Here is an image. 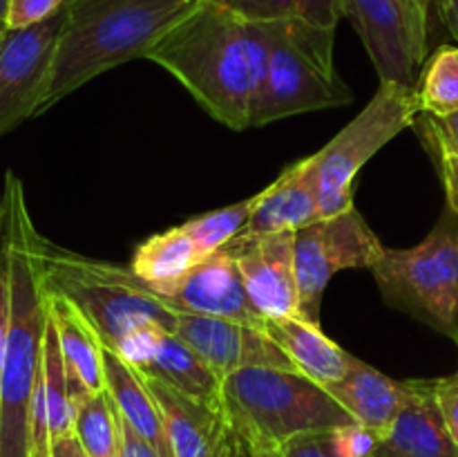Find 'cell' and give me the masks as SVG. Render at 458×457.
<instances>
[{
	"label": "cell",
	"instance_id": "484cf974",
	"mask_svg": "<svg viewBox=\"0 0 458 457\" xmlns=\"http://www.w3.org/2000/svg\"><path fill=\"white\" fill-rule=\"evenodd\" d=\"M253 206L255 195L249 197V200L224 206V209L210 211V213L199 215V218L188 220L182 227L186 228L188 236L199 245V249L208 255L213 254V251L226 246L233 237L240 236L242 228L249 222L250 213H253Z\"/></svg>",
	"mask_w": 458,
	"mask_h": 457
},
{
	"label": "cell",
	"instance_id": "30bf717a",
	"mask_svg": "<svg viewBox=\"0 0 458 457\" xmlns=\"http://www.w3.org/2000/svg\"><path fill=\"white\" fill-rule=\"evenodd\" d=\"M428 0H340L343 16L360 36L380 83L419 85L428 58Z\"/></svg>",
	"mask_w": 458,
	"mask_h": 457
},
{
	"label": "cell",
	"instance_id": "7a4b0ae2",
	"mask_svg": "<svg viewBox=\"0 0 458 457\" xmlns=\"http://www.w3.org/2000/svg\"><path fill=\"white\" fill-rule=\"evenodd\" d=\"M0 220L12 285V325L0 375V457H30V412L43 363L49 294L36 249L38 231L27 213L21 179L12 170L0 193Z\"/></svg>",
	"mask_w": 458,
	"mask_h": 457
},
{
	"label": "cell",
	"instance_id": "7c38bea8",
	"mask_svg": "<svg viewBox=\"0 0 458 457\" xmlns=\"http://www.w3.org/2000/svg\"><path fill=\"white\" fill-rule=\"evenodd\" d=\"M224 249L235 258L249 298L267 321L300 316L295 231L237 236Z\"/></svg>",
	"mask_w": 458,
	"mask_h": 457
},
{
	"label": "cell",
	"instance_id": "52a82bcc",
	"mask_svg": "<svg viewBox=\"0 0 458 457\" xmlns=\"http://www.w3.org/2000/svg\"><path fill=\"white\" fill-rule=\"evenodd\" d=\"M385 303L458 345V213L445 206L423 242L389 249L371 267Z\"/></svg>",
	"mask_w": 458,
	"mask_h": 457
},
{
	"label": "cell",
	"instance_id": "cb8c5ba5",
	"mask_svg": "<svg viewBox=\"0 0 458 457\" xmlns=\"http://www.w3.org/2000/svg\"><path fill=\"white\" fill-rule=\"evenodd\" d=\"M74 437L88 457H119V417L107 390L76 399Z\"/></svg>",
	"mask_w": 458,
	"mask_h": 457
},
{
	"label": "cell",
	"instance_id": "f35d334b",
	"mask_svg": "<svg viewBox=\"0 0 458 457\" xmlns=\"http://www.w3.org/2000/svg\"><path fill=\"white\" fill-rule=\"evenodd\" d=\"M438 9H441L443 21L452 30V34L458 39V0H437Z\"/></svg>",
	"mask_w": 458,
	"mask_h": 457
},
{
	"label": "cell",
	"instance_id": "d590c367",
	"mask_svg": "<svg viewBox=\"0 0 458 457\" xmlns=\"http://www.w3.org/2000/svg\"><path fill=\"white\" fill-rule=\"evenodd\" d=\"M434 166L438 170L443 188H445V200L454 213H458V160H447V157H432Z\"/></svg>",
	"mask_w": 458,
	"mask_h": 457
},
{
	"label": "cell",
	"instance_id": "f1b7e54d",
	"mask_svg": "<svg viewBox=\"0 0 458 457\" xmlns=\"http://www.w3.org/2000/svg\"><path fill=\"white\" fill-rule=\"evenodd\" d=\"M70 0H7L4 30H25L47 21L61 12Z\"/></svg>",
	"mask_w": 458,
	"mask_h": 457
},
{
	"label": "cell",
	"instance_id": "5bb4252c",
	"mask_svg": "<svg viewBox=\"0 0 458 457\" xmlns=\"http://www.w3.org/2000/svg\"><path fill=\"white\" fill-rule=\"evenodd\" d=\"M119 354L148 379L164 381L188 397L222 406V376L168 327L159 323L141 327L125 341Z\"/></svg>",
	"mask_w": 458,
	"mask_h": 457
},
{
	"label": "cell",
	"instance_id": "ab89813d",
	"mask_svg": "<svg viewBox=\"0 0 458 457\" xmlns=\"http://www.w3.org/2000/svg\"><path fill=\"white\" fill-rule=\"evenodd\" d=\"M253 457H282L276 448H253Z\"/></svg>",
	"mask_w": 458,
	"mask_h": 457
},
{
	"label": "cell",
	"instance_id": "603a6c76",
	"mask_svg": "<svg viewBox=\"0 0 458 457\" xmlns=\"http://www.w3.org/2000/svg\"><path fill=\"white\" fill-rule=\"evenodd\" d=\"M206 258L183 227L168 228L137 246L130 269L157 294H168Z\"/></svg>",
	"mask_w": 458,
	"mask_h": 457
},
{
	"label": "cell",
	"instance_id": "60d3db41",
	"mask_svg": "<svg viewBox=\"0 0 458 457\" xmlns=\"http://www.w3.org/2000/svg\"><path fill=\"white\" fill-rule=\"evenodd\" d=\"M3 31H4V27H0V39H3Z\"/></svg>",
	"mask_w": 458,
	"mask_h": 457
},
{
	"label": "cell",
	"instance_id": "4dcf8cb0",
	"mask_svg": "<svg viewBox=\"0 0 458 457\" xmlns=\"http://www.w3.org/2000/svg\"><path fill=\"white\" fill-rule=\"evenodd\" d=\"M9 325H12V285H9L4 228H3V220H0V375H3L4 352H7Z\"/></svg>",
	"mask_w": 458,
	"mask_h": 457
},
{
	"label": "cell",
	"instance_id": "8fae6325",
	"mask_svg": "<svg viewBox=\"0 0 458 457\" xmlns=\"http://www.w3.org/2000/svg\"><path fill=\"white\" fill-rule=\"evenodd\" d=\"M67 4L25 30H4L0 39V137L38 115L52 70Z\"/></svg>",
	"mask_w": 458,
	"mask_h": 457
},
{
	"label": "cell",
	"instance_id": "277c9868",
	"mask_svg": "<svg viewBox=\"0 0 458 457\" xmlns=\"http://www.w3.org/2000/svg\"><path fill=\"white\" fill-rule=\"evenodd\" d=\"M222 410L250 446L276 451L295 435L356 424L325 385L280 367H244L224 376Z\"/></svg>",
	"mask_w": 458,
	"mask_h": 457
},
{
	"label": "cell",
	"instance_id": "44dd1931",
	"mask_svg": "<svg viewBox=\"0 0 458 457\" xmlns=\"http://www.w3.org/2000/svg\"><path fill=\"white\" fill-rule=\"evenodd\" d=\"M264 330L284 349L298 372L320 385L343 379L356 358L338 343H334L322 332L320 323L307 321L302 316L273 318V321H267Z\"/></svg>",
	"mask_w": 458,
	"mask_h": 457
},
{
	"label": "cell",
	"instance_id": "7402d4cb",
	"mask_svg": "<svg viewBox=\"0 0 458 457\" xmlns=\"http://www.w3.org/2000/svg\"><path fill=\"white\" fill-rule=\"evenodd\" d=\"M47 294L49 312H52L54 325H56L67 372L76 376L89 392H101L106 390V375H103V348L106 345H103L97 327L72 300L52 294V291Z\"/></svg>",
	"mask_w": 458,
	"mask_h": 457
},
{
	"label": "cell",
	"instance_id": "74e56055",
	"mask_svg": "<svg viewBox=\"0 0 458 457\" xmlns=\"http://www.w3.org/2000/svg\"><path fill=\"white\" fill-rule=\"evenodd\" d=\"M52 457H88L81 448L79 439L74 435H67V437L58 439L52 448Z\"/></svg>",
	"mask_w": 458,
	"mask_h": 457
},
{
	"label": "cell",
	"instance_id": "9a60e30c",
	"mask_svg": "<svg viewBox=\"0 0 458 457\" xmlns=\"http://www.w3.org/2000/svg\"><path fill=\"white\" fill-rule=\"evenodd\" d=\"M161 298L182 314L226 318L259 330L267 325V318L249 298L235 258L224 246L206 255L174 289L161 294Z\"/></svg>",
	"mask_w": 458,
	"mask_h": 457
},
{
	"label": "cell",
	"instance_id": "3957f363",
	"mask_svg": "<svg viewBox=\"0 0 458 457\" xmlns=\"http://www.w3.org/2000/svg\"><path fill=\"white\" fill-rule=\"evenodd\" d=\"M204 0H70L38 115L103 72L146 58Z\"/></svg>",
	"mask_w": 458,
	"mask_h": 457
},
{
	"label": "cell",
	"instance_id": "8992f818",
	"mask_svg": "<svg viewBox=\"0 0 458 457\" xmlns=\"http://www.w3.org/2000/svg\"><path fill=\"white\" fill-rule=\"evenodd\" d=\"M264 30L268 63L253 106V125L352 101V90L334 67L335 31L298 16L264 22Z\"/></svg>",
	"mask_w": 458,
	"mask_h": 457
},
{
	"label": "cell",
	"instance_id": "9c48e42d",
	"mask_svg": "<svg viewBox=\"0 0 458 457\" xmlns=\"http://www.w3.org/2000/svg\"><path fill=\"white\" fill-rule=\"evenodd\" d=\"M385 245L367 227L356 206L320 218L295 231V278L300 316L320 323L322 296L331 278L344 269H371Z\"/></svg>",
	"mask_w": 458,
	"mask_h": 457
},
{
	"label": "cell",
	"instance_id": "8d00e7d4",
	"mask_svg": "<svg viewBox=\"0 0 458 457\" xmlns=\"http://www.w3.org/2000/svg\"><path fill=\"white\" fill-rule=\"evenodd\" d=\"M210 457H253V446L228 426L224 437L219 439L215 451L210 453Z\"/></svg>",
	"mask_w": 458,
	"mask_h": 457
},
{
	"label": "cell",
	"instance_id": "f546056e",
	"mask_svg": "<svg viewBox=\"0 0 458 457\" xmlns=\"http://www.w3.org/2000/svg\"><path fill=\"white\" fill-rule=\"evenodd\" d=\"M277 451L282 457H344L335 444L334 430H313V433L295 435Z\"/></svg>",
	"mask_w": 458,
	"mask_h": 457
},
{
	"label": "cell",
	"instance_id": "e0dca14e",
	"mask_svg": "<svg viewBox=\"0 0 458 457\" xmlns=\"http://www.w3.org/2000/svg\"><path fill=\"white\" fill-rule=\"evenodd\" d=\"M318 220L316 155L295 161L276 182L255 195L253 213L240 236L298 231Z\"/></svg>",
	"mask_w": 458,
	"mask_h": 457
},
{
	"label": "cell",
	"instance_id": "b9f144b4",
	"mask_svg": "<svg viewBox=\"0 0 458 457\" xmlns=\"http://www.w3.org/2000/svg\"><path fill=\"white\" fill-rule=\"evenodd\" d=\"M428 3H432V0H428Z\"/></svg>",
	"mask_w": 458,
	"mask_h": 457
},
{
	"label": "cell",
	"instance_id": "d6a6232c",
	"mask_svg": "<svg viewBox=\"0 0 458 457\" xmlns=\"http://www.w3.org/2000/svg\"><path fill=\"white\" fill-rule=\"evenodd\" d=\"M295 16L313 27L335 31L343 9L340 0H295Z\"/></svg>",
	"mask_w": 458,
	"mask_h": 457
},
{
	"label": "cell",
	"instance_id": "5b68a950",
	"mask_svg": "<svg viewBox=\"0 0 458 457\" xmlns=\"http://www.w3.org/2000/svg\"><path fill=\"white\" fill-rule=\"evenodd\" d=\"M36 249L47 291L72 300L97 327L103 343L116 352L134 332L150 323L173 330L182 314L132 269L72 254L40 233Z\"/></svg>",
	"mask_w": 458,
	"mask_h": 457
},
{
	"label": "cell",
	"instance_id": "ac0fdd59",
	"mask_svg": "<svg viewBox=\"0 0 458 457\" xmlns=\"http://www.w3.org/2000/svg\"><path fill=\"white\" fill-rule=\"evenodd\" d=\"M152 394L164 417L165 435L174 457H210L228 424L222 406H213L201 399L188 397L170 388L164 381L148 379Z\"/></svg>",
	"mask_w": 458,
	"mask_h": 457
},
{
	"label": "cell",
	"instance_id": "d4e9b609",
	"mask_svg": "<svg viewBox=\"0 0 458 457\" xmlns=\"http://www.w3.org/2000/svg\"><path fill=\"white\" fill-rule=\"evenodd\" d=\"M419 108L428 115H447L458 110V47L437 49L419 76Z\"/></svg>",
	"mask_w": 458,
	"mask_h": 457
},
{
	"label": "cell",
	"instance_id": "6da1fadb",
	"mask_svg": "<svg viewBox=\"0 0 458 457\" xmlns=\"http://www.w3.org/2000/svg\"><path fill=\"white\" fill-rule=\"evenodd\" d=\"M146 58L170 72L219 124L231 130L253 125V106L268 63L264 22L201 3Z\"/></svg>",
	"mask_w": 458,
	"mask_h": 457
},
{
	"label": "cell",
	"instance_id": "d6986e66",
	"mask_svg": "<svg viewBox=\"0 0 458 457\" xmlns=\"http://www.w3.org/2000/svg\"><path fill=\"white\" fill-rule=\"evenodd\" d=\"M103 375H106V390L121 419L134 433L141 435L152 448H157L161 457H174L168 435H165L159 403H157L146 376L107 345L103 348Z\"/></svg>",
	"mask_w": 458,
	"mask_h": 457
},
{
	"label": "cell",
	"instance_id": "2e32d148",
	"mask_svg": "<svg viewBox=\"0 0 458 457\" xmlns=\"http://www.w3.org/2000/svg\"><path fill=\"white\" fill-rule=\"evenodd\" d=\"M369 457H458V444L438 408L434 379L407 381L401 412Z\"/></svg>",
	"mask_w": 458,
	"mask_h": 457
},
{
	"label": "cell",
	"instance_id": "e575fe53",
	"mask_svg": "<svg viewBox=\"0 0 458 457\" xmlns=\"http://www.w3.org/2000/svg\"><path fill=\"white\" fill-rule=\"evenodd\" d=\"M116 417H119V430H121L119 457H161L159 453H157V448H152L141 435L134 433V430L121 419L119 412H116Z\"/></svg>",
	"mask_w": 458,
	"mask_h": 457
},
{
	"label": "cell",
	"instance_id": "1f68e13d",
	"mask_svg": "<svg viewBox=\"0 0 458 457\" xmlns=\"http://www.w3.org/2000/svg\"><path fill=\"white\" fill-rule=\"evenodd\" d=\"M335 444L344 457H369L378 444V435L374 430L365 428L362 424H349L343 428H335Z\"/></svg>",
	"mask_w": 458,
	"mask_h": 457
},
{
	"label": "cell",
	"instance_id": "ffe728a7",
	"mask_svg": "<svg viewBox=\"0 0 458 457\" xmlns=\"http://www.w3.org/2000/svg\"><path fill=\"white\" fill-rule=\"evenodd\" d=\"M325 388L358 424L378 437L387 433L407 397V381L392 379L360 358H353L347 375Z\"/></svg>",
	"mask_w": 458,
	"mask_h": 457
},
{
	"label": "cell",
	"instance_id": "4fadbf2b",
	"mask_svg": "<svg viewBox=\"0 0 458 457\" xmlns=\"http://www.w3.org/2000/svg\"><path fill=\"white\" fill-rule=\"evenodd\" d=\"M173 332L183 343L191 345L222 379L244 367H280L298 372L293 361L268 336L267 330L246 323L179 314Z\"/></svg>",
	"mask_w": 458,
	"mask_h": 457
},
{
	"label": "cell",
	"instance_id": "83f0119b",
	"mask_svg": "<svg viewBox=\"0 0 458 457\" xmlns=\"http://www.w3.org/2000/svg\"><path fill=\"white\" fill-rule=\"evenodd\" d=\"M250 22L284 21L295 16V0H204Z\"/></svg>",
	"mask_w": 458,
	"mask_h": 457
},
{
	"label": "cell",
	"instance_id": "836d02e7",
	"mask_svg": "<svg viewBox=\"0 0 458 457\" xmlns=\"http://www.w3.org/2000/svg\"><path fill=\"white\" fill-rule=\"evenodd\" d=\"M434 392H437L438 408H441L445 424L450 428L452 437L458 444V372L452 376H441L434 379Z\"/></svg>",
	"mask_w": 458,
	"mask_h": 457
},
{
	"label": "cell",
	"instance_id": "4316f807",
	"mask_svg": "<svg viewBox=\"0 0 458 457\" xmlns=\"http://www.w3.org/2000/svg\"><path fill=\"white\" fill-rule=\"evenodd\" d=\"M414 125L429 155L458 160V110L447 112V115L419 112Z\"/></svg>",
	"mask_w": 458,
	"mask_h": 457
},
{
	"label": "cell",
	"instance_id": "ba28073f",
	"mask_svg": "<svg viewBox=\"0 0 458 457\" xmlns=\"http://www.w3.org/2000/svg\"><path fill=\"white\" fill-rule=\"evenodd\" d=\"M419 92L411 85L380 83L365 110L349 121L325 148L318 161V220L353 209V182L362 166L394 137L416 124Z\"/></svg>",
	"mask_w": 458,
	"mask_h": 457
}]
</instances>
